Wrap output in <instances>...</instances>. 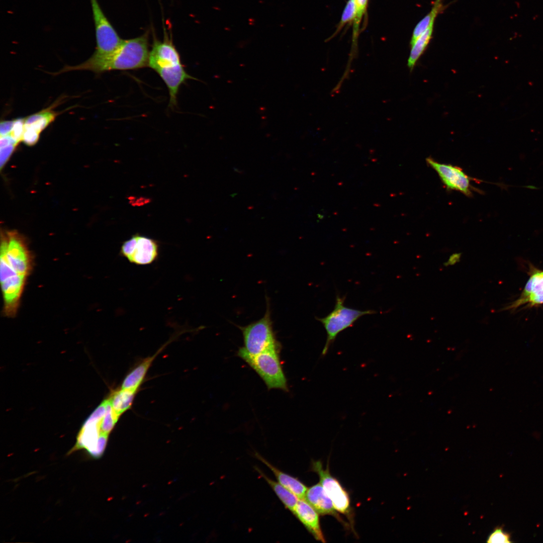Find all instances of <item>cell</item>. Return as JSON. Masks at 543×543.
Segmentation results:
<instances>
[{"mask_svg":"<svg viewBox=\"0 0 543 543\" xmlns=\"http://www.w3.org/2000/svg\"><path fill=\"white\" fill-rule=\"evenodd\" d=\"M33 262L31 253L19 235L13 232L4 235L1 246V284L4 313L8 317L17 312Z\"/></svg>","mask_w":543,"mask_h":543,"instance_id":"obj_1","label":"cell"},{"mask_svg":"<svg viewBox=\"0 0 543 543\" xmlns=\"http://www.w3.org/2000/svg\"><path fill=\"white\" fill-rule=\"evenodd\" d=\"M149 51L146 33L137 37L123 40L119 48L108 56L100 58L91 56L80 64L65 66L56 74L73 70H87L101 73L111 70L140 69L148 66Z\"/></svg>","mask_w":543,"mask_h":543,"instance_id":"obj_2","label":"cell"},{"mask_svg":"<svg viewBox=\"0 0 543 543\" xmlns=\"http://www.w3.org/2000/svg\"><path fill=\"white\" fill-rule=\"evenodd\" d=\"M148 66L161 77L168 90L169 106H176L181 85L190 79L196 78L187 72L180 55L172 41L164 38L154 40L149 51Z\"/></svg>","mask_w":543,"mask_h":543,"instance_id":"obj_3","label":"cell"},{"mask_svg":"<svg viewBox=\"0 0 543 543\" xmlns=\"http://www.w3.org/2000/svg\"><path fill=\"white\" fill-rule=\"evenodd\" d=\"M280 350L272 349L250 355L240 348L237 355L256 372L268 390L278 389L287 392V381L280 361Z\"/></svg>","mask_w":543,"mask_h":543,"instance_id":"obj_4","label":"cell"},{"mask_svg":"<svg viewBox=\"0 0 543 543\" xmlns=\"http://www.w3.org/2000/svg\"><path fill=\"white\" fill-rule=\"evenodd\" d=\"M345 296L341 297L337 294L332 311L324 317L316 318L323 325L327 334L325 344L321 353L322 356L326 355L331 345L340 332L352 326L361 317L377 313L373 310L363 311L345 306Z\"/></svg>","mask_w":543,"mask_h":543,"instance_id":"obj_5","label":"cell"},{"mask_svg":"<svg viewBox=\"0 0 543 543\" xmlns=\"http://www.w3.org/2000/svg\"><path fill=\"white\" fill-rule=\"evenodd\" d=\"M244 345L240 348L246 353L255 355L272 349H281L273 327L270 310L267 302L264 316L258 320L245 326L240 327Z\"/></svg>","mask_w":543,"mask_h":543,"instance_id":"obj_6","label":"cell"},{"mask_svg":"<svg viewBox=\"0 0 543 543\" xmlns=\"http://www.w3.org/2000/svg\"><path fill=\"white\" fill-rule=\"evenodd\" d=\"M95 24L97 42L92 56L103 57L115 52L120 46L121 39L101 9L98 0H90Z\"/></svg>","mask_w":543,"mask_h":543,"instance_id":"obj_7","label":"cell"},{"mask_svg":"<svg viewBox=\"0 0 543 543\" xmlns=\"http://www.w3.org/2000/svg\"><path fill=\"white\" fill-rule=\"evenodd\" d=\"M529 278L519 297L502 310L515 312L518 309L537 307L543 305V270L528 263Z\"/></svg>","mask_w":543,"mask_h":543,"instance_id":"obj_8","label":"cell"},{"mask_svg":"<svg viewBox=\"0 0 543 543\" xmlns=\"http://www.w3.org/2000/svg\"><path fill=\"white\" fill-rule=\"evenodd\" d=\"M101 419L90 415L81 428L76 443L69 450V454L83 449L94 459L101 457L105 451L108 438V435L101 432L100 422Z\"/></svg>","mask_w":543,"mask_h":543,"instance_id":"obj_9","label":"cell"},{"mask_svg":"<svg viewBox=\"0 0 543 543\" xmlns=\"http://www.w3.org/2000/svg\"><path fill=\"white\" fill-rule=\"evenodd\" d=\"M120 253L130 263L138 265H148L157 260L159 247L154 239L135 234L123 242Z\"/></svg>","mask_w":543,"mask_h":543,"instance_id":"obj_10","label":"cell"},{"mask_svg":"<svg viewBox=\"0 0 543 543\" xmlns=\"http://www.w3.org/2000/svg\"><path fill=\"white\" fill-rule=\"evenodd\" d=\"M311 470L316 473L326 493L331 499L335 510L351 519L350 500L348 493L339 481L330 473L328 467L324 469L321 462L313 461Z\"/></svg>","mask_w":543,"mask_h":543,"instance_id":"obj_11","label":"cell"},{"mask_svg":"<svg viewBox=\"0 0 543 543\" xmlns=\"http://www.w3.org/2000/svg\"><path fill=\"white\" fill-rule=\"evenodd\" d=\"M427 163L437 173L442 183L449 190L459 191L468 197L473 196L472 178L459 166L438 162L431 157L426 159Z\"/></svg>","mask_w":543,"mask_h":543,"instance_id":"obj_12","label":"cell"},{"mask_svg":"<svg viewBox=\"0 0 543 543\" xmlns=\"http://www.w3.org/2000/svg\"><path fill=\"white\" fill-rule=\"evenodd\" d=\"M316 540L325 542L318 512L305 499H299L292 512Z\"/></svg>","mask_w":543,"mask_h":543,"instance_id":"obj_13","label":"cell"},{"mask_svg":"<svg viewBox=\"0 0 543 543\" xmlns=\"http://www.w3.org/2000/svg\"><path fill=\"white\" fill-rule=\"evenodd\" d=\"M305 499L322 515H332L339 521L342 519L336 512L332 502L321 483L308 488Z\"/></svg>","mask_w":543,"mask_h":543,"instance_id":"obj_14","label":"cell"},{"mask_svg":"<svg viewBox=\"0 0 543 543\" xmlns=\"http://www.w3.org/2000/svg\"><path fill=\"white\" fill-rule=\"evenodd\" d=\"M254 456L271 470L280 484L292 492L299 499H305L308 488L304 483L298 478L283 472L273 465L258 452H255Z\"/></svg>","mask_w":543,"mask_h":543,"instance_id":"obj_15","label":"cell"},{"mask_svg":"<svg viewBox=\"0 0 543 543\" xmlns=\"http://www.w3.org/2000/svg\"><path fill=\"white\" fill-rule=\"evenodd\" d=\"M162 349V348L152 356L145 358L132 370L125 378L121 388L137 390L143 381L153 360Z\"/></svg>","mask_w":543,"mask_h":543,"instance_id":"obj_16","label":"cell"},{"mask_svg":"<svg viewBox=\"0 0 543 543\" xmlns=\"http://www.w3.org/2000/svg\"><path fill=\"white\" fill-rule=\"evenodd\" d=\"M256 470L269 485L284 506L293 512L299 500L298 498L278 481L268 477L258 468H256Z\"/></svg>","mask_w":543,"mask_h":543,"instance_id":"obj_17","label":"cell"},{"mask_svg":"<svg viewBox=\"0 0 543 543\" xmlns=\"http://www.w3.org/2000/svg\"><path fill=\"white\" fill-rule=\"evenodd\" d=\"M137 390L122 389L113 392L108 398L113 410L120 416L132 406Z\"/></svg>","mask_w":543,"mask_h":543,"instance_id":"obj_18","label":"cell"},{"mask_svg":"<svg viewBox=\"0 0 543 543\" xmlns=\"http://www.w3.org/2000/svg\"><path fill=\"white\" fill-rule=\"evenodd\" d=\"M434 24V22H433L411 46V49L407 62L410 70L413 69L418 59L426 49L432 37Z\"/></svg>","mask_w":543,"mask_h":543,"instance_id":"obj_19","label":"cell"},{"mask_svg":"<svg viewBox=\"0 0 543 543\" xmlns=\"http://www.w3.org/2000/svg\"><path fill=\"white\" fill-rule=\"evenodd\" d=\"M445 7L442 0H435L430 12L422 18L416 25L410 40V45L412 46L419 37L428 28L429 25L435 22L437 16L442 12Z\"/></svg>","mask_w":543,"mask_h":543,"instance_id":"obj_20","label":"cell"},{"mask_svg":"<svg viewBox=\"0 0 543 543\" xmlns=\"http://www.w3.org/2000/svg\"><path fill=\"white\" fill-rule=\"evenodd\" d=\"M56 116L55 112L45 109L26 118L25 126L41 132L54 121Z\"/></svg>","mask_w":543,"mask_h":543,"instance_id":"obj_21","label":"cell"},{"mask_svg":"<svg viewBox=\"0 0 543 543\" xmlns=\"http://www.w3.org/2000/svg\"><path fill=\"white\" fill-rule=\"evenodd\" d=\"M120 416L113 410L109 401L107 411L100 422V429L101 433L109 435Z\"/></svg>","mask_w":543,"mask_h":543,"instance_id":"obj_22","label":"cell"},{"mask_svg":"<svg viewBox=\"0 0 543 543\" xmlns=\"http://www.w3.org/2000/svg\"><path fill=\"white\" fill-rule=\"evenodd\" d=\"M368 1V0H355L356 11L355 17L353 20L352 36V44L354 47L353 51H354V46H356L358 29L363 17L367 10Z\"/></svg>","mask_w":543,"mask_h":543,"instance_id":"obj_23","label":"cell"},{"mask_svg":"<svg viewBox=\"0 0 543 543\" xmlns=\"http://www.w3.org/2000/svg\"><path fill=\"white\" fill-rule=\"evenodd\" d=\"M356 11L355 0H348L343 11L340 22L333 35L335 36L347 23L353 21Z\"/></svg>","mask_w":543,"mask_h":543,"instance_id":"obj_24","label":"cell"},{"mask_svg":"<svg viewBox=\"0 0 543 543\" xmlns=\"http://www.w3.org/2000/svg\"><path fill=\"white\" fill-rule=\"evenodd\" d=\"M489 543H510L511 542L510 534L505 531L502 527H496L488 537Z\"/></svg>","mask_w":543,"mask_h":543,"instance_id":"obj_25","label":"cell"},{"mask_svg":"<svg viewBox=\"0 0 543 543\" xmlns=\"http://www.w3.org/2000/svg\"><path fill=\"white\" fill-rule=\"evenodd\" d=\"M40 133L41 132L33 128L25 126L22 141L27 145H34L38 141Z\"/></svg>","mask_w":543,"mask_h":543,"instance_id":"obj_26","label":"cell"},{"mask_svg":"<svg viewBox=\"0 0 543 543\" xmlns=\"http://www.w3.org/2000/svg\"><path fill=\"white\" fill-rule=\"evenodd\" d=\"M25 118L15 119L13 130L10 134L18 143L22 141L25 130Z\"/></svg>","mask_w":543,"mask_h":543,"instance_id":"obj_27","label":"cell"},{"mask_svg":"<svg viewBox=\"0 0 543 543\" xmlns=\"http://www.w3.org/2000/svg\"><path fill=\"white\" fill-rule=\"evenodd\" d=\"M17 145L18 143H12L1 147L0 165L1 169L11 156Z\"/></svg>","mask_w":543,"mask_h":543,"instance_id":"obj_28","label":"cell"},{"mask_svg":"<svg viewBox=\"0 0 543 543\" xmlns=\"http://www.w3.org/2000/svg\"><path fill=\"white\" fill-rule=\"evenodd\" d=\"M15 120L2 121L0 124V136L3 137L10 134L15 123Z\"/></svg>","mask_w":543,"mask_h":543,"instance_id":"obj_29","label":"cell"},{"mask_svg":"<svg viewBox=\"0 0 543 543\" xmlns=\"http://www.w3.org/2000/svg\"><path fill=\"white\" fill-rule=\"evenodd\" d=\"M461 255V252L452 253L449 257L447 261L443 263V265L445 266H448V265H453L456 264L460 261Z\"/></svg>","mask_w":543,"mask_h":543,"instance_id":"obj_30","label":"cell"},{"mask_svg":"<svg viewBox=\"0 0 543 543\" xmlns=\"http://www.w3.org/2000/svg\"><path fill=\"white\" fill-rule=\"evenodd\" d=\"M520 187L526 188H528L529 189H531V190H539L538 188H537V187H535V186H534L533 185H526V186H521Z\"/></svg>","mask_w":543,"mask_h":543,"instance_id":"obj_31","label":"cell"}]
</instances>
